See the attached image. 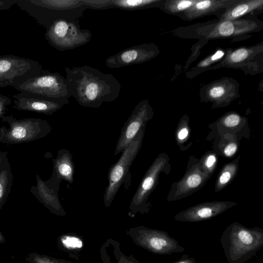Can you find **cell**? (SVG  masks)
I'll return each mask as SVG.
<instances>
[{"label":"cell","mask_w":263,"mask_h":263,"mask_svg":"<svg viewBox=\"0 0 263 263\" xmlns=\"http://www.w3.org/2000/svg\"><path fill=\"white\" fill-rule=\"evenodd\" d=\"M6 241L5 238L1 231H0V243H4Z\"/></svg>","instance_id":"ab89813d"},{"label":"cell","mask_w":263,"mask_h":263,"mask_svg":"<svg viewBox=\"0 0 263 263\" xmlns=\"http://www.w3.org/2000/svg\"><path fill=\"white\" fill-rule=\"evenodd\" d=\"M13 179V175L7 158L0 170V210L5 204L10 193Z\"/></svg>","instance_id":"7402d4cb"},{"label":"cell","mask_w":263,"mask_h":263,"mask_svg":"<svg viewBox=\"0 0 263 263\" xmlns=\"http://www.w3.org/2000/svg\"><path fill=\"white\" fill-rule=\"evenodd\" d=\"M0 143H2V129L0 127Z\"/></svg>","instance_id":"60d3db41"},{"label":"cell","mask_w":263,"mask_h":263,"mask_svg":"<svg viewBox=\"0 0 263 263\" xmlns=\"http://www.w3.org/2000/svg\"><path fill=\"white\" fill-rule=\"evenodd\" d=\"M59 239L63 246L69 249H79L83 246L82 240L77 237L64 235Z\"/></svg>","instance_id":"f1b7e54d"},{"label":"cell","mask_w":263,"mask_h":263,"mask_svg":"<svg viewBox=\"0 0 263 263\" xmlns=\"http://www.w3.org/2000/svg\"><path fill=\"white\" fill-rule=\"evenodd\" d=\"M127 235L136 245L155 254L170 255L184 251L175 238L162 230L140 226L130 228Z\"/></svg>","instance_id":"ba28073f"},{"label":"cell","mask_w":263,"mask_h":263,"mask_svg":"<svg viewBox=\"0 0 263 263\" xmlns=\"http://www.w3.org/2000/svg\"><path fill=\"white\" fill-rule=\"evenodd\" d=\"M197 0H169L164 3V9L172 13L185 11L192 7Z\"/></svg>","instance_id":"d4e9b609"},{"label":"cell","mask_w":263,"mask_h":263,"mask_svg":"<svg viewBox=\"0 0 263 263\" xmlns=\"http://www.w3.org/2000/svg\"><path fill=\"white\" fill-rule=\"evenodd\" d=\"M157 54L158 49L154 44L137 45L108 57L105 64L110 68H119L147 62Z\"/></svg>","instance_id":"5bb4252c"},{"label":"cell","mask_w":263,"mask_h":263,"mask_svg":"<svg viewBox=\"0 0 263 263\" xmlns=\"http://www.w3.org/2000/svg\"><path fill=\"white\" fill-rule=\"evenodd\" d=\"M161 0H110L112 8L135 11L155 6Z\"/></svg>","instance_id":"603a6c76"},{"label":"cell","mask_w":263,"mask_h":263,"mask_svg":"<svg viewBox=\"0 0 263 263\" xmlns=\"http://www.w3.org/2000/svg\"><path fill=\"white\" fill-rule=\"evenodd\" d=\"M237 149V145L234 143L228 144L224 149V154L227 157H230L234 155Z\"/></svg>","instance_id":"d590c367"},{"label":"cell","mask_w":263,"mask_h":263,"mask_svg":"<svg viewBox=\"0 0 263 263\" xmlns=\"http://www.w3.org/2000/svg\"><path fill=\"white\" fill-rule=\"evenodd\" d=\"M166 155L160 154L149 167L134 194L129 206L128 215L146 213L149 210L147 200L157 184L160 173L166 165Z\"/></svg>","instance_id":"30bf717a"},{"label":"cell","mask_w":263,"mask_h":263,"mask_svg":"<svg viewBox=\"0 0 263 263\" xmlns=\"http://www.w3.org/2000/svg\"><path fill=\"white\" fill-rule=\"evenodd\" d=\"M14 107L24 110L52 115L69 103L65 98H50L27 91H21L12 96Z\"/></svg>","instance_id":"7c38bea8"},{"label":"cell","mask_w":263,"mask_h":263,"mask_svg":"<svg viewBox=\"0 0 263 263\" xmlns=\"http://www.w3.org/2000/svg\"><path fill=\"white\" fill-rule=\"evenodd\" d=\"M209 174L200 163L192 166L187 171L184 177L177 183L173 189V197L170 200H178L190 195L201 187L205 182Z\"/></svg>","instance_id":"2e32d148"},{"label":"cell","mask_w":263,"mask_h":263,"mask_svg":"<svg viewBox=\"0 0 263 263\" xmlns=\"http://www.w3.org/2000/svg\"><path fill=\"white\" fill-rule=\"evenodd\" d=\"M224 55L222 50H218L214 54L201 61L197 65L198 67H205L220 60Z\"/></svg>","instance_id":"f546056e"},{"label":"cell","mask_w":263,"mask_h":263,"mask_svg":"<svg viewBox=\"0 0 263 263\" xmlns=\"http://www.w3.org/2000/svg\"><path fill=\"white\" fill-rule=\"evenodd\" d=\"M216 161L217 158L214 154H209L204 159L203 164V166H202L204 169L209 174L210 171L214 169Z\"/></svg>","instance_id":"1f68e13d"},{"label":"cell","mask_w":263,"mask_h":263,"mask_svg":"<svg viewBox=\"0 0 263 263\" xmlns=\"http://www.w3.org/2000/svg\"><path fill=\"white\" fill-rule=\"evenodd\" d=\"M2 121L9 127H1L2 143L16 144L35 141L46 137L52 130L49 122L41 118L17 119L12 115L5 116Z\"/></svg>","instance_id":"277c9868"},{"label":"cell","mask_w":263,"mask_h":263,"mask_svg":"<svg viewBox=\"0 0 263 263\" xmlns=\"http://www.w3.org/2000/svg\"><path fill=\"white\" fill-rule=\"evenodd\" d=\"M227 90L222 85H217L211 87L208 91V95L211 99H218L224 97Z\"/></svg>","instance_id":"4dcf8cb0"},{"label":"cell","mask_w":263,"mask_h":263,"mask_svg":"<svg viewBox=\"0 0 263 263\" xmlns=\"http://www.w3.org/2000/svg\"><path fill=\"white\" fill-rule=\"evenodd\" d=\"M73 157L70 152L66 149H59L58 155L53 159L52 175L61 180H65L71 184L73 182L74 165Z\"/></svg>","instance_id":"ac0fdd59"},{"label":"cell","mask_w":263,"mask_h":263,"mask_svg":"<svg viewBox=\"0 0 263 263\" xmlns=\"http://www.w3.org/2000/svg\"><path fill=\"white\" fill-rule=\"evenodd\" d=\"M16 5L46 29L59 20H78L88 9L82 0H17Z\"/></svg>","instance_id":"3957f363"},{"label":"cell","mask_w":263,"mask_h":263,"mask_svg":"<svg viewBox=\"0 0 263 263\" xmlns=\"http://www.w3.org/2000/svg\"><path fill=\"white\" fill-rule=\"evenodd\" d=\"M153 114L152 108L147 99L139 102L135 106L121 129L116 146L115 156L122 152L139 131L145 128L147 122L153 118Z\"/></svg>","instance_id":"8fae6325"},{"label":"cell","mask_w":263,"mask_h":263,"mask_svg":"<svg viewBox=\"0 0 263 263\" xmlns=\"http://www.w3.org/2000/svg\"><path fill=\"white\" fill-rule=\"evenodd\" d=\"M35 178L36 185L31 186L30 193L52 214L57 216H65L66 212L58 195L62 180L52 174L46 181L38 175H35Z\"/></svg>","instance_id":"4fadbf2b"},{"label":"cell","mask_w":263,"mask_h":263,"mask_svg":"<svg viewBox=\"0 0 263 263\" xmlns=\"http://www.w3.org/2000/svg\"><path fill=\"white\" fill-rule=\"evenodd\" d=\"M25 260L28 263H73L64 259L34 252L28 254Z\"/></svg>","instance_id":"484cf974"},{"label":"cell","mask_w":263,"mask_h":263,"mask_svg":"<svg viewBox=\"0 0 263 263\" xmlns=\"http://www.w3.org/2000/svg\"><path fill=\"white\" fill-rule=\"evenodd\" d=\"M251 52V50L247 48H238L228 53L223 63L234 64L242 62L249 57Z\"/></svg>","instance_id":"4316f807"},{"label":"cell","mask_w":263,"mask_h":263,"mask_svg":"<svg viewBox=\"0 0 263 263\" xmlns=\"http://www.w3.org/2000/svg\"><path fill=\"white\" fill-rule=\"evenodd\" d=\"M240 121L239 115L232 114L227 116L223 119V124L227 127H234L237 125Z\"/></svg>","instance_id":"836d02e7"},{"label":"cell","mask_w":263,"mask_h":263,"mask_svg":"<svg viewBox=\"0 0 263 263\" xmlns=\"http://www.w3.org/2000/svg\"><path fill=\"white\" fill-rule=\"evenodd\" d=\"M8 157V151H0V170Z\"/></svg>","instance_id":"f35d334b"},{"label":"cell","mask_w":263,"mask_h":263,"mask_svg":"<svg viewBox=\"0 0 263 263\" xmlns=\"http://www.w3.org/2000/svg\"><path fill=\"white\" fill-rule=\"evenodd\" d=\"M16 2L17 0H0V11L9 9Z\"/></svg>","instance_id":"e575fe53"},{"label":"cell","mask_w":263,"mask_h":263,"mask_svg":"<svg viewBox=\"0 0 263 263\" xmlns=\"http://www.w3.org/2000/svg\"><path fill=\"white\" fill-rule=\"evenodd\" d=\"M239 1V0H197L192 7L184 12L187 18L195 19L215 12L220 8L231 7Z\"/></svg>","instance_id":"ffe728a7"},{"label":"cell","mask_w":263,"mask_h":263,"mask_svg":"<svg viewBox=\"0 0 263 263\" xmlns=\"http://www.w3.org/2000/svg\"><path fill=\"white\" fill-rule=\"evenodd\" d=\"M262 0L240 1L230 7L220 17V21H232L261 8Z\"/></svg>","instance_id":"44dd1931"},{"label":"cell","mask_w":263,"mask_h":263,"mask_svg":"<svg viewBox=\"0 0 263 263\" xmlns=\"http://www.w3.org/2000/svg\"><path fill=\"white\" fill-rule=\"evenodd\" d=\"M45 37L49 44L59 51L73 49L89 42L90 30L82 29L79 20H59L46 29Z\"/></svg>","instance_id":"5b68a950"},{"label":"cell","mask_w":263,"mask_h":263,"mask_svg":"<svg viewBox=\"0 0 263 263\" xmlns=\"http://www.w3.org/2000/svg\"><path fill=\"white\" fill-rule=\"evenodd\" d=\"M236 203L229 201H213L200 203L180 212L174 216V219L182 222H196L211 219Z\"/></svg>","instance_id":"9a60e30c"},{"label":"cell","mask_w":263,"mask_h":263,"mask_svg":"<svg viewBox=\"0 0 263 263\" xmlns=\"http://www.w3.org/2000/svg\"><path fill=\"white\" fill-rule=\"evenodd\" d=\"M12 103L10 98L0 94V119L5 116L8 106Z\"/></svg>","instance_id":"d6a6232c"},{"label":"cell","mask_w":263,"mask_h":263,"mask_svg":"<svg viewBox=\"0 0 263 263\" xmlns=\"http://www.w3.org/2000/svg\"><path fill=\"white\" fill-rule=\"evenodd\" d=\"M65 78L70 97L83 106L97 108L116 100L122 87L116 78L88 65L66 67Z\"/></svg>","instance_id":"6da1fadb"},{"label":"cell","mask_w":263,"mask_h":263,"mask_svg":"<svg viewBox=\"0 0 263 263\" xmlns=\"http://www.w3.org/2000/svg\"><path fill=\"white\" fill-rule=\"evenodd\" d=\"M43 70L42 65L35 60L13 54L0 55V88H15Z\"/></svg>","instance_id":"52a82bcc"},{"label":"cell","mask_w":263,"mask_h":263,"mask_svg":"<svg viewBox=\"0 0 263 263\" xmlns=\"http://www.w3.org/2000/svg\"><path fill=\"white\" fill-rule=\"evenodd\" d=\"M237 163H231L227 164L221 170L216 185L217 191L223 188L230 181L237 170Z\"/></svg>","instance_id":"cb8c5ba5"},{"label":"cell","mask_w":263,"mask_h":263,"mask_svg":"<svg viewBox=\"0 0 263 263\" xmlns=\"http://www.w3.org/2000/svg\"><path fill=\"white\" fill-rule=\"evenodd\" d=\"M88 9L105 10L113 8L110 0H82Z\"/></svg>","instance_id":"83f0119b"},{"label":"cell","mask_w":263,"mask_h":263,"mask_svg":"<svg viewBox=\"0 0 263 263\" xmlns=\"http://www.w3.org/2000/svg\"><path fill=\"white\" fill-rule=\"evenodd\" d=\"M100 257L103 263H140L132 255H126L120 249L119 242L108 239L100 249Z\"/></svg>","instance_id":"d6986e66"},{"label":"cell","mask_w":263,"mask_h":263,"mask_svg":"<svg viewBox=\"0 0 263 263\" xmlns=\"http://www.w3.org/2000/svg\"><path fill=\"white\" fill-rule=\"evenodd\" d=\"M189 135V130L187 128L183 127L181 128L178 133L177 137L180 140L185 139Z\"/></svg>","instance_id":"74e56055"},{"label":"cell","mask_w":263,"mask_h":263,"mask_svg":"<svg viewBox=\"0 0 263 263\" xmlns=\"http://www.w3.org/2000/svg\"><path fill=\"white\" fill-rule=\"evenodd\" d=\"M145 128L139 131L134 140L122 152L118 161L111 166L108 173V185L103 196L104 204L108 208L113 201L121 185L127 176L129 170L142 145Z\"/></svg>","instance_id":"8992f818"},{"label":"cell","mask_w":263,"mask_h":263,"mask_svg":"<svg viewBox=\"0 0 263 263\" xmlns=\"http://www.w3.org/2000/svg\"><path fill=\"white\" fill-rule=\"evenodd\" d=\"M220 241L228 263H246L263 247V230L234 222L222 232Z\"/></svg>","instance_id":"7a4b0ae2"},{"label":"cell","mask_w":263,"mask_h":263,"mask_svg":"<svg viewBox=\"0 0 263 263\" xmlns=\"http://www.w3.org/2000/svg\"><path fill=\"white\" fill-rule=\"evenodd\" d=\"M15 89L44 96L69 99L66 79L58 72L43 70L42 72L18 85Z\"/></svg>","instance_id":"9c48e42d"},{"label":"cell","mask_w":263,"mask_h":263,"mask_svg":"<svg viewBox=\"0 0 263 263\" xmlns=\"http://www.w3.org/2000/svg\"><path fill=\"white\" fill-rule=\"evenodd\" d=\"M172 263H196V261L194 257L186 254L182 255L179 259Z\"/></svg>","instance_id":"8d00e7d4"},{"label":"cell","mask_w":263,"mask_h":263,"mask_svg":"<svg viewBox=\"0 0 263 263\" xmlns=\"http://www.w3.org/2000/svg\"><path fill=\"white\" fill-rule=\"evenodd\" d=\"M256 28L254 22L248 20L220 21L211 31L210 38L233 37L253 31Z\"/></svg>","instance_id":"e0dca14e"}]
</instances>
